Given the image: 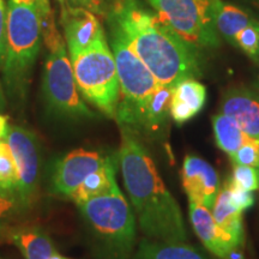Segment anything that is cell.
I'll return each instance as SVG.
<instances>
[{
    "label": "cell",
    "mask_w": 259,
    "mask_h": 259,
    "mask_svg": "<svg viewBox=\"0 0 259 259\" xmlns=\"http://www.w3.org/2000/svg\"><path fill=\"white\" fill-rule=\"evenodd\" d=\"M115 184V167L111 158H108L100 169L93 171L83 180V183L71 194L70 199L78 205L93 197L108 192Z\"/></svg>",
    "instance_id": "cell-19"
},
{
    "label": "cell",
    "mask_w": 259,
    "mask_h": 259,
    "mask_svg": "<svg viewBox=\"0 0 259 259\" xmlns=\"http://www.w3.org/2000/svg\"><path fill=\"white\" fill-rule=\"evenodd\" d=\"M0 189L18 194V174L8 142L0 148Z\"/></svg>",
    "instance_id": "cell-23"
},
{
    "label": "cell",
    "mask_w": 259,
    "mask_h": 259,
    "mask_svg": "<svg viewBox=\"0 0 259 259\" xmlns=\"http://www.w3.org/2000/svg\"><path fill=\"white\" fill-rule=\"evenodd\" d=\"M258 92H259V80H258Z\"/></svg>",
    "instance_id": "cell-39"
},
{
    "label": "cell",
    "mask_w": 259,
    "mask_h": 259,
    "mask_svg": "<svg viewBox=\"0 0 259 259\" xmlns=\"http://www.w3.org/2000/svg\"><path fill=\"white\" fill-rule=\"evenodd\" d=\"M9 119L8 116L0 113V139L5 141L6 136L9 134Z\"/></svg>",
    "instance_id": "cell-32"
},
{
    "label": "cell",
    "mask_w": 259,
    "mask_h": 259,
    "mask_svg": "<svg viewBox=\"0 0 259 259\" xmlns=\"http://www.w3.org/2000/svg\"><path fill=\"white\" fill-rule=\"evenodd\" d=\"M58 3L59 5L85 9L96 16L107 17L118 3V0H58Z\"/></svg>",
    "instance_id": "cell-28"
},
{
    "label": "cell",
    "mask_w": 259,
    "mask_h": 259,
    "mask_svg": "<svg viewBox=\"0 0 259 259\" xmlns=\"http://www.w3.org/2000/svg\"><path fill=\"white\" fill-rule=\"evenodd\" d=\"M108 158L96 151L84 149H77L65 155L54 166L52 176V187L54 192L70 198L83 180L93 171L100 169Z\"/></svg>",
    "instance_id": "cell-10"
},
{
    "label": "cell",
    "mask_w": 259,
    "mask_h": 259,
    "mask_svg": "<svg viewBox=\"0 0 259 259\" xmlns=\"http://www.w3.org/2000/svg\"><path fill=\"white\" fill-rule=\"evenodd\" d=\"M189 212L192 227L200 241L209 252L219 259H226L227 255L236 248H244L245 244L236 241L231 234L216 223L212 213L204 205L189 200Z\"/></svg>",
    "instance_id": "cell-13"
},
{
    "label": "cell",
    "mask_w": 259,
    "mask_h": 259,
    "mask_svg": "<svg viewBox=\"0 0 259 259\" xmlns=\"http://www.w3.org/2000/svg\"><path fill=\"white\" fill-rule=\"evenodd\" d=\"M231 158L234 164L250 166L259 171V139L248 137L247 141L232 155Z\"/></svg>",
    "instance_id": "cell-25"
},
{
    "label": "cell",
    "mask_w": 259,
    "mask_h": 259,
    "mask_svg": "<svg viewBox=\"0 0 259 259\" xmlns=\"http://www.w3.org/2000/svg\"><path fill=\"white\" fill-rule=\"evenodd\" d=\"M225 187L227 191H228L229 199H231L232 204L236 209L240 210L241 212L244 211V210L250 209L254 204V196L253 193H252V191H247L234 185L229 178L226 181Z\"/></svg>",
    "instance_id": "cell-29"
},
{
    "label": "cell",
    "mask_w": 259,
    "mask_h": 259,
    "mask_svg": "<svg viewBox=\"0 0 259 259\" xmlns=\"http://www.w3.org/2000/svg\"><path fill=\"white\" fill-rule=\"evenodd\" d=\"M41 27L42 38L48 50L42 78V92L48 108L60 118L73 120L94 118V113L79 96L72 64L66 56V45L58 31L56 19H48Z\"/></svg>",
    "instance_id": "cell-6"
},
{
    "label": "cell",
    "mask_w": 259,
    "mask_h": 259,
    "mask_svg": "<svg viewBox=\"0 0 259 259\" xmlns=\"http://www.w3.org/2000/svg\"><path fill=\"white\" fill-rule=\"evenodd\" d=\"M132 259H206L186 242H164L145 236L138 244Z\"/></svg>",
    "instance_id": "cell-18"
},
{
    "label": "cell",
    "mask_w": 259,
    "mask_h": 259,
    "mask_svg": "<svg viewBox=\"0 0 259 259\" xmlns=\"http://www.w3.org/2000/svg\"><path fill=\"white\" fill-rule=\"evenodd\" d=\"M108 16L122 29L132 50L161 85L176 87L181 80L202 76L197 48L136 0H118Z\"/></svg>",
    "instance_id": "cell-2"
},
{
    "label": "cell",
    "mask_w": 259,
    "mask_h": 259,
    "mask_svg": "<svg viewBox=\"0 0 259 259\" xmlns=\"http://www.w3.org/2000/svg\"><path fill=\"white\" fill-rule=\"evenodd\" d=\"M18 174V196L30 205L36 193L40 178V149L36 136L21 126H10L6 136Z\"/></svg>",
    "instance_id": "cell-9"
},
{
    "label": "cell",
    "mask_w": 259,
    "mask_h": 259,
    "mask_svg": "<svg viewBox=\"0 0 259 259\" xmlns=\"http://www.w3.org/2000/svg\"><path fill=\"white\" fill-rule=\"evenodd\" d=\"M6 107V97H5V90L3 88L2 82H0V113L5 109Z\"/></svg>",
    "instance_id": "cell-33"
},
{
    "label": "cell",
    "mask_w": 259,
    "mask_h": 259,
    "mask_svg": "<svg viewBox=\"0 0 259 259\" xmlns=\"http://www.w3.org/2000/svg\"><path fill=\"white\" fill-rule=\"evenodd\" d=\"M106 19L109 34L108 44L114 56L120 83V102L115 119L119 126H125L134 131L144 107L160 83L132 50L119 24L111 16H107Z\"/></svg>",
    "instance_id": "cell-5"
},
{
    "label": "cell",
    "mask_w": 259,
    "mask_h": 259,
    "mask_svg": "<svg viewBox=\"0 0 259 259\" xmlns=\"http://www.w3.org/2000/svg\"><path fill=\"white\" fill-rule=\"evenodd\" d=\"M77 206L94 235L95 259H132L136 218L116 184Z\"/></svg>",
    "instance_id": "cell-4"
},
{
    "label": "cell",
    "mask_w": 259,
    "mask_h": 259,
    "mask_svg": "<svg viewBox=\"0 0 259 259\" xmlns=\"http://www.w3.org/2000/svg\"><path fill=\"white\" fill-rule=\"evenodd\" d=\"M183 186L189 200L212 209L220 192V180L211 164L202 158L187 155L183 166Z\"/></svg>",
    "instance_id": "cell-12"
},
{
    "label": "cell",
    "mask_w": 259,
    "mask_h": 259,
    "mask_svg": "<svg viewBox=\"0 0 259 259\" xmlns=\"http://www.w3.org/2000/svg\"><path fill=\"white\" fill-rule=\"evenodd\" d=\"M6 241L14 244L25 259H48L57 253L50 235L36 226L9 228Z\"/></svg>",
    "instance_id": "cell-17"
},
{
    "label": "cell",
    "mask_w": 259,
    "mask_h": 259,
    "mask_svg": "<svg viewBox=\"0 0 259 259\" xmlns=\"http://www.w3.org/2000/svg\"><path fill=\"white\" fill-rule=\"evenodd\" d=\"M48 259H71V258L63 257V255H60V254L56 253V254H53V255H52V257H50V258H48Z\"/></svg>",
    "instance_id": "cell-35"
},
{
    "label": "cell",
    "mask_w": 259,
    "mask_h": 259,
    "mask_svg": "<svg viewBox=\"0 0 259 259\" xmlns=\"http://www.w3.org/2000/svg\"><path fill=\"white\" fill-rule=\"evenodd\" d=\"M212 216L223 231L231 234L236 241L245 244L244 226H242V212L233 205L229 199L228 191L225 186L216 197L212 206Z\"/></svg>",
    "instance_id": "cell-20"
},
{
    "label": "cell",
    "mask_w": 259,
    "mask_h": 259,
    "mask_svg": "<svg viewBox=\"0 0 259 259\" xmlns=\"http://www.w3.org/2000/svg\"><path fill=\"white\" fill-rule=\"evenodd\" d=\"M234 185L247 191L259 190V171L253 167L234 164L233 176L229 178Z\"/></svg>",
    "instance_id": "cell-27"
},
{
    "label": "cell",
    "mask_w": 259,
    "mask_h": 259,
    "mask_svg": "<svg viewBox=\"0 0 259 259\" xmlns=\"http://www.w3.org/2000/svg\"><path fill=\"white\" fill-rule=\"evenodd\" d=\"M3 142H4V141H3V139H0V148H2V145H3Z\"/></svg>",
    "instance_id": "cell-36"
},
{
    "label": "cell",
    "mask_w": 259,
    "mask_h": 259,
    "mask_svg": "<svg viewBox=\"0 0 259 259\" xmlns=\"http://www.w3.org/2000/svg\"><path fill=\"white\" fill-rule=\"evenodd\" d=\"M212 126L216 144L229 156H232L250 137L232 118L222 113L213 116Z\"/></svg>",
    "instance_id": "cell-22"
},
{
    "label": "cell",
    "mask_w": 259,
    "mask_h": 259,
    "mask_svg": "<svg viewBox=\"0 0 259 259\" xmlns=\"http://www.w3.org/2000/svg\"><path fill=\"white\" fill-rule=\"evenodd\" d=\"M206 101V89L194 78L181 80L174 87L170 100V118L184 124L202 111Z\"/></svg>",
    "instance_id": "cell-15"
},
{
    "label": "cell",
    "mask_w": 259,
    "mask_h": 259,
    "mask_svg": "<svg viewBox=\"0 0 259 259\" xmlns=\"http://www.w3.org/2000/svg\"><path fill=\"white\" fill-rule=\"evenodd\" d=\"M254 4H255V5H257V6H258V8H259V2H258V3H254Z\"/></svg>",
    "instance_id": "cell-37"
},
{
    "label": "cell",
    "mask_w": 259,
    "mask_h": 259,
    "mask_svg": "<svg viewBox=\"0 0 259 259\" xmlns=\"http://www.w3.org/2000/svg\"><path fill=\"white\" fill-rule=\"evenodd\" d=\"M0 259H4V258H2V257H0Z\"/></svg>",
    "instance_id": "cell-40"
},
{
    "label": "cell",
    "mask_w": 259,
    "mask_h": 259,
    "mask_svg": "<svg viewBox=\"0 0 259 259\" xmlns=\"http://www.w3.org/2000/svg\"><path fill=\"white\" fill-rule=\"evenodd\" d=\"M60 24L70 58L87 51L106 36L97 16L82 8L60 5Z\"/></svg>",
    "instance_id": "cell-11"
},
{
    "label": "cell",
    "mask_w": 259,
    "mask_h": 259,
    "mask_svg": "<svg viewBox=\"0 0 259 259\" xmlns=\"http://www.w3.org/2000/svg\"><path fill=\"white\" fill-rule=\"evenodd\" d=\"M41 41V16L36 0H9L3 82L8 96L16 102L24 101L27 96Z\"/></svg>",
    "instance_id": "cell-3"
},
{
    "label": "cell",
    "mask_w": 259,
    "mask_h": 259,
    "mask_svg": "<svg viewBox=\"0 0 259 259\" xmlns=\"http://www.w3.org/2000/svg\"><path fill=\"white\" fill-rule=\"evenodd\" d=\"M232 45L240 48L252 60L259 64V22L257 19H252L236 35Z\"/></svg>",
    "instance_id": "cell-24"
},
{
    "label": "cell",
    "mask_w": 259,
    "mask_h": 259,
    "mask_svg": "<svg viewBox=\"0 0 259 259\" xmlns=\"http://www.w3.org/2000/svg\"><path fill=\"white\" fill-rule=\"evenodd\" d=\"M174 87L161 85L151 95L147 106L142 112L141 118L134 132H142L150 137L161 136L167 127L170 116V100Z\"/></svg>",
    "instance_id": "cell-16"
},
{
    "label": "cell",
    "mask_w": 259,
    "mask_h": 259,
    "mask_svg": "<svg viewBox=\"0 0 259 259\" xmlns=\"http://www.w3.org/2000/svg\"><path fill=\"white\" fill-rule=\"evenodd\" d=\"M6 50V9L4 0H0V63L4 59Z\"/></svg>",
    "instance_id": "cell-30"
},
{
    "label": "cell",
    "mask_w": 259,
    "mask_h": 259,
    "mask_svg": "<svg viewBox=\"0 0 259 259\" xmlns=\"http://www.w3.org/2000/svg\"><path fill=\"white\" fill-rule=\"evenodd\" d=\"M36 5L41 16V22L47 21L48 18L54 16L51 9V0H36Z\"/></svg>",
    "instance_id": "cell-31"
},
{
    "label": "cell",
    "mask_w": 259,
    "mask_h": 259,
    "mask_svg": "<svg viewBox=\"0 0 259 259\" xmlns=\"http://www.w3.org/2000/svg\"><path fill=\"white\" fill-rule=\"evenodd\" d=\"M220 112L232 118L246 135L259 139V92L238 87L223 94Z\"/></svg>",
    "instance_id": "cell-14"
},
{
    "label": "cell",
    "mask_w": 259,
    "mask_h": 259,
    "mask_svg": "<svg viewBox=\"0 0 259 259\" xmlns=\"http://www.w3.org/2000/svg\"><path fill=\"white\" fill-rule=\"evenodd\" d=\"M70 60L78 92L103 114L115 119L120 102V83L106 36Z\"/></svg>",
    "instance_id": "cell-7"
},
{
    "label": "cell",
    "mask_w": 259,
    "mask_h": 259,
    "mask_svg": "<svg viewBox=\"0 0 259 259\" xmlns=\"http://www.w3.org/2000/svg\"><path fill=\"white\" fill-rule=\"evenodd\" d=\"M244 10L219 0L216 5V29L223 38L233 44L236 35L252 21Z\"/></svg>",
    "instance_id": "cell-21"
},
{
    "label": "cell",
    "mask_w": 259,
    "mask_h": 259,
    "mask_svg": "<svg viewBox=\"0 0 259 259\" xmlns=\"http://www.w3.org/2000/svg\"><path fill=\"white\" fill-rule=\"evenodd\" d=\"M120 131L118 157L141 231L154 240L186 242L183 213L161 179L150 154L132 130L120 126Z\"/></svg>",
    "instance_id": "cell-1"
},
{
    "label": "cell",
    "mask_w": 259,
    "mask_h": 259,
    "mask_svg": "<svg viewBox=\"0 0 259 259\" xmlns=\"http://www.w3.org/2000/svg\"><path fill=\"white\" fill-rule=\"evenodd\" d=\"M253 2H254V3H258V2H259V0H253Z\"/></svg>",
    "instance_id": "cell-38"
},
{
    "label": "cell",
    "mask_w": 259,
    "mask_h": 259,
    "mask_svg": "<svg viewBox=\"0 0 259 259\" xmlns=\"http://www.w3.org/2000/svg\"><path fill=\"white\" fill-rule=\"evenodd\" d=\"M8 232H9V227L0 225V244L6 241V239H8Z\"/></svg>",
    "instance_id": "cell-34"
},
{
    "label": "cell",
    "mask_w": 259,
    "mask_h": 259,
    "mask_svg": "<svg viewBox=\"0 0 259 259\" xmlns=\"http://www.w3.org/2000/svg\"><path fill=\"white\" fill-rule=\"evenodd\" d=\"M28 206L18 194L0 189V221L17 218L25 212Z\"/></svg>",
    "instance_id": "cell-26"
},
{
    "label": "cell",
    "mask_w": 259,
    "mask_h": 259,
    "mask_svg": "<svg viewBox=\"0 0 259 259\" xmlns=\"http://www.w3.org/2000/svg\"><path fill=\"white\" fill-rule=\"evenodd\" d=\"M219 0H149L158 17L179 36L198 48L220 45L216 29Z\"/></svg>",
    "instance_id": "cell-8"
}]
</instances>
